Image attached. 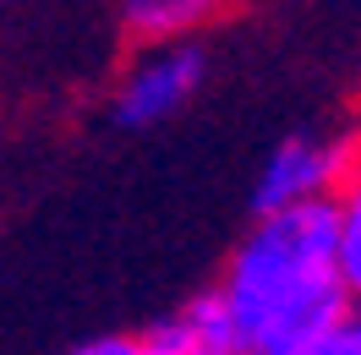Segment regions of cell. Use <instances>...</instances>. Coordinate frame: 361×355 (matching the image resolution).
Instances as JSON below:
<instances>
[{"instance_id": "cell-1", "label": "cell", "mask_w": 361, "mask_h": 355, "mask_svg": "<svg viewBox=\"0 0 361 355\" xmlns=\"http://www.w3.org/2000/svg\"><path fill=\"white\" fill-rule=\"evenodd\" d=\"M235 355H295L350 311L323 202L257 213L214 279Z\"/></svg>"}, {"instance_id": "cell-2", "label": "cell", "mask_w": 361, "mask_h": 355, "mask_svg": "<svg viewBox=\"0 0 361 355\" xmlns=\"http://www.w3.org/2000/svg\"><path fill=\"white\" fill-rule=\"evenodd\" d=\"M208 82V55L197 39H170V44H142L121 66L110 88V120L121 132H154L176 120Z\"/></svg>"}, {"instance_id": "cell-3", "label": "cell", "mask_w": 361, "mask_h": 355, "mask_svg": "<svg viewBox=\"0 0 361 355\" xmlns=\"http://www.w3.org/2000/svg\"><path fill=\"white\" fill-rule=\"evenodd\" d=\"M356 154L350 137L334 132H290L279 137L263 158V170L252 180V213H274V208H307V202H329L334 180Z\"/></svg>"}, {"instance_id": "cell-4", "label": "cell", "mask_w": 361, "mask_h": 355, "mask_svg": "<svg viewBox=\"0 0 361 355\" xmlns=\"http://www.w3.org/2000/svg\"><path fill=\"white\" fill-rule=\"evenodd\" d=\"M230 11V0H121V27L137 44H170L197 39Z\"/></svg>"}, {"instance_id": "cell-5", "label": "cell", "mask_w": 361, "mask_h": 355, "mask_svg": "<svg viewBox=\"0 0 361 355\" xmlns=\"http://www.w3.org/2000/svg\"><path fill=\"white\" fill-rule=\"evenodd\" d=\"M323 213H329V241H334L339 285L350 295V306L361 311V142H356V154H350V164H345V175L334 180Z\"/></svg>"}, {"instance_id": "cell-6", "label": "cell", "mask_w": 361, "mask_h": 355, "mask_svg": "<svg viewBox=\"0 0 361 355\" xmlns=\"http://www.w3.org/2000/svg\"><path fill=\"white\" fill-rule=\"evenodd\" d=\"M66 355H186V344L170 333V323H154L142 333H99V339H88Z\"/></svg>"}, {"instance_id": "cell-7", "label": "cell", "mask_w": 361, "mask_h": 355, "mask_svg": "<svg viewBox=\"0 0 361 355\" xmlns=\"http://www.w3.org/2000/svg\"><path fill=\"white\" fill-rule=\"evenodd\" d=\"M295 355H361V311L350 306L345 317H334L329 328L317 333V339H307Z\"/></svg>"}, {"instance_id": "cell-8", "label": "cell", "mask_w": 361, "mask_h": 355, "mask_svg": "<svg viewBox=\"0 0 361 355\" xmlns=\"http://www.w3.org/2000/svg\"><path fill=\"white\" fill-rule=\"evenodd\" d=\"M0 6H6V0H0Z\"/></svg>"}]
</instances>
